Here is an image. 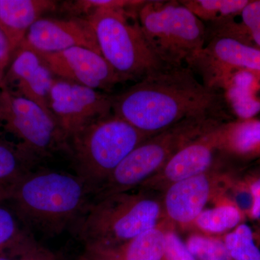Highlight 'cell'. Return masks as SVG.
I'll use <instances>...</instances> for the list:
<instances>
[{"instance_id": "cell-23", "label": "cell", "mask_w": 260, "mask_h": 260, "mask_svg": "<svg viewBox=\"0 0 260 260\" xmlns=\"http://www.w3.org/2000/svg\"><path fill=\"white\" fill-rule=\"evenodd\" d=\"M0 260H59V256L27 232L15 244L0 253Z\"/></svg>"}, {"instance_id": "cell-15", "label": "cell", "mask_w": 260, "mask_h": 260, "mask_svg": "<svg viewBox=\"0 0 260 260\" xmlns=\"http://www.w3.org/2000/svg\"><path fill=\"white\" fill-rule=\"evenodd\" d=\"M51 0H0V28L13 52L23 42L32 24L48 12L57 9Z\"/></svg>"}, {"instance_id": "cell-27", "label": "cell", "mask_w": 260, "mask_h": 260, "mask_svg": "<svg viewBox=\"0 0 260 260\" xmlns=\"http://www.w3.org/2000/svg\"><path fill=\"white\" fill-rule=\"evenodd\" d=\"M164 257L167 260H197L186 244L173 232L165 234Z\"/></svg>"}, {"instance_id": "cell-31", "label": "cell", "mask_w": 260, "mask_h": 260, "mask_svg": "<svg viewBox=\"0 0 260 260\" xmlns=\"http://www.w3.org/2000/svg\"><path fill=\"white\" fill-rule=\"evenodd\" d=\"M5 72L0 71V90L3 87V77H4Z\"/></svg>"}, {"instance_id": "cell-10", "label": "cell", "mask_w": 260, "mask_h": 260, "mask_svg": "<svg viewBox=\"0 0 260 260\" xmlns=\"http://www.w3.org/2000/svg\"><path fill=\"white\" fill-rule=\"evenodd\" d=\"M38 53L56 78L107 93L118 84L124 83L102 54L88 48Z\"/></svg>"}, {"instance_id": "cell-9", "label": "cell", "mask_w": 260, "mask_h": 260, "mask_svg": "<svg viewBox=\"0 0 260 260\" xmlns=\"http://www.w3.org/2000/svg\"><path fill=\"white\" fill-rule=\"evenodd\" d=\"M112 95L55 77L49 93V110L68 140L112 114Z\"/></svg>"}, {"instance_id": "cell-3", "label": "cell", "mask_w": 260, "mask_h": 260, "mask_svg": "<svg viewBox=\"0 0 260 260\" xmlns=\"http://www.w3.org/2000/svg\"><path fill=\"white\" fill-rule=\"evenodd\" d=\"M139 6L101 7L85 17L93 27L101 54L123 83H136L165 67L143 34Z\"/></svg>"}, {"instance_id": "cell-26", "label": "cell", "mask_w": 260, "mask_h": 260, "mask_svg": "<svg viewBox=\"0 0 260 260\" xmlns=\"http://www.w3.org/2000/svg\"><path fill=\"white\" fill-rule=\"evenodd\" d=\"M188 249L197 260H231L225 244L216 239L192 236L186 243Z\"/></svg>"}, {"instance_id": "cell-22", "label": "cell", "mask_w": 260, "mask_h": 260, "mask_svg": "<svg viewBox=\"0 0 260 260\" xmlns=\"http://www.w3.org/2000/svg\"><path fill=\"white\" fill-rule=\"evenodd\" d=\"M242 219V214L237 207L227 205L203 210L195 220L205 232L220 233L237 227Z\"/></svg>"}, {"instance_id": "cell-29", "label": "cell", "mask_w": 260, "mask_h": 260, "mask_svg": "<svg viewBox=\"0 0 260 260\" xmlns=\"http://www.w3.org/2000/svg\"><path fill=\"white\" fill-rule=\"evenodd\" d=\"M250 192L252 198L251 216L254 220H260V191L250 186Z\"/></svg>"}, {"instance_id": "cell-24", "label": "cell", "mask_w": 260, "mask_h": 260, "mask_svg": "<svg viewBox=\"0 0 260 260\" xmlns=\"http://www.w3.org/2000/svg\"><path fill=\"white\" fill-rule=\"evenodd\" d=\"M225 247L233 260H260V249L256 245L250 226L239 224L225 238Z\"/></svg>"}, {"instance_id": "cell-19", "label": "cell", "mask_w": 260, "mask_h": 260, "mask_svg": "<svg viewBox=\"0 0 260 260\" xmlns=\"http://www.w3.org/2000/svg\"><path fill=\"white\" fill-rule=\"evenodd\" d=\"M37 164L14 145L0 140V203L8 201L20 181Z\"/></svg>"}, {"instance_id": "cell-1", "label": "cell", "mask_w": 260, "mask_h": 260, "mask_svg": "<svg viewBox=\"0 0 260 260\" xmlns=\"http://www.w3.org/2000/svg\"><path fill=\"white\" fill-rule=\"evenodd\" d=\"M112 98V114L151 135L186 119L232 117L221 90L205 85L186 65L162 67Z\"/></svg>"}, {"instance_id": "cell-8", "label": "cell", "mask_w": 260, "mask_h": 260, "mask_svg": "<svg viewBox=\"0 0 260 260\" xmlns=\"http://www.w3.org/2000/svg\"><path fill=\"white\" fill-rule=\"evenodd\" d=\"M159 133L138 145L98 188L92 200L123 192L144 181L193 138L199 136L200 126L196 119H186Z\"/></svg>"}, {"instance_id": "cell-16", "label": "cell", "mask_w": 260, "mask_h": 260, "mask_svg": "<svg viewBox=\"0 0 260 260\" xmlns=\"http://www.w3.org/2000/svg\"><path fill=\"white\" fill-rule=\"evenodd\" d=\"M209 195V181L204 174L174 182L166 195L167 213L175 221L189 223L203 211Z\"/></svg>"}, {"instance_id": "cell-11", "label": "cell", "mask_w": 260, "mask_h": 260, "mask_svg": "<svg viewBox=\"0 0 260 260\" xmlns=\"http://www.w3.org/2000/svg\"><path fill=\"white\" fill-rule=\"evenodd\" d=\"M187 66L201 77L203 83L211 86L230 70L260 72V49L232 37H210Z\"/></svg>"}, {"instance_id": "cell-2", "label": "cell", "mask_w": 260, "mask_h": 260, "mask_svg": "<svg viewBox=\"0 0 260 260\" xmlns=\"http://www.w3.org/2000/svg\"><path fill=\"white\" fill-rule=\"evenodd\" d=\"M91 200L90 189L76 174L35 169L6 203L32 235L54 237L73 229Z\"/></svg>"}, {"instance_id": "cell-17", "label": "cell", "mask_w": 260, "mask_h": 260, "mask_svg": "<svg viewBox=\"0 0 260 260\" xmlns=\"http://www.w3.org/2000/svg\"><path fill=\"white\" fill-rule=\"evenodd\" d=\"M215 129L208 133L207 139L189 143L174 153L164 168L166 177L177 182L203 174L213 161Z\"/></svg>"}, {"instance_id": "cell-7", "label": "cell", "mask_w": 260, "mask_h": 260, "mask_svg": "<svg viewBox=\"0 0 260 260\" xmlns=\"http://www.w3.org/2000/svg\"><path fill=\"white\" fill-rule=\"evenodd\" d=\"M0 140L39 164L58 152L68 153V138L54 118L36 103L0 90Z\"/></svg>"}, {"instance_id": "cell-18", "label": "cell", "mask_w": 260, "mask_h": 260, "mask_svg": "<svg viewBox=\"0 0 260 260\" xmlns=\"http://www.w3.org/2000/svg\"><path fill=\"white\" fill-rule=\"evenodd\" d=\"M216 145L240 158L260 155V120L256 118L224 123L214 130Z\"/></svg>"}, {"instance_id": "cell-20", "label": "cell", "mask_w": 260, "mask_h": 260, "mask_svg": "<svg viewBox=\"0 0 260 260\" xmlns=\"http://www.w3.org/2000/svg\"><path fill=\"white\" fill-rule=\"evenodd\" d=\"M218 36L234 38L260 49V0H249L230 21L210 26V37Z\"/></svg>"}, {"instance_id": "cell-30", "label": "cell", "mask_w": 260, "mask_h": 260, "mask_svg": "<svg viewBox=\"0 0 260 260\" xmlns=\"http://www.w3.org/2000/svg\"><path fill=\"white\" fill-rule=\"evenodd\" d=\"M250 186H252V187L256 188V189H257L258 190L260 191V175L256 180H254L252 183H251Z\"/></svg>"}, {"instance_id": "cell-4", "label": "cell", "mask_w": 260, "mask_h": 260, "mask_svg": "<svg viewBox=\"0 0 260 260\" xmlns=\"http://www.w3.org/2000/svg\"><path fill=\"white\" fill-rule=\"evenodd\" d=\"M153 135L143 133L114 114L91 123L68 140L75 174L92 196L138 145Z\"/></svg>"}, {"instance_id": "cell-13", "label": "cell", "mask_w": 260, "mask_h": 260, "mask_svg": "<svg viewBox=\"0 0 260 260\" xmlns=\"http://www.w3.org/2000/svg\"><path fill=\"white\" fill-rule=\"evenodd\" d=\"M23 44L40 53H54L75 47L101 54L93 27L82 17L41 18L27 32Z\"/></svg>"}, {"instance_id": "cell-12", "label": "cell", "mask_w": 260, "mask_h": 260, "mask_svg": "<svg viewBox=\"0 0 260 260\" xmlns=\"http://www.w3.org/2000/svg\"><path fill=\"white\" fill-rule=\"evenodd\" d=\"M54 78L40 54L21 43L12 54L5 70L3 86L36 103L53 116L49 110V96Z\"/></svg>"}, {"instance_id": "cell-28", "label": "cell", "mask_w": 260, "mask_h": 260, "mask_svg": "<svg viewBox=\"0 0 260 260\" xmlns=\"http://www.w3.org/2000/svg\"><path fill=\"white\" fill-rule=\"evenodd\" d=\"M13 53L9 40L0 28V71H5Z\"/></svg>"}, {"instance_id": "cell-21", "label": "cell", "mask_w": 260, "mask_h": 260, "mask_svg": "<svg viewBox=\"0 0 260 260\" xmlns=\"http://www.w3.org/2000/svg\"><path fill=\"white\" fill-rule=\"evenodd\" d=\"M203 23L221 25L237 17L249 0H181Z\"/></svg>"}, {"instance_id": "cell-5", "label": "cell", "mask_w": 260, "mask_h": 260, "mask_svg": "<svg viewBox=\"0 0 260 260\" xmlns=\"http://www.w3.org/2000/svg\"><path fill=\"white\" fill-rule=\"evenodd\" d=\"M160 213L155 200L117 193L91 200L72 229L85 249L112 247L156 227Z\"/></svg>"}, {"instance_id": "cell-6", "label": "cell", "mask_w": 260, "mask_h": 260, "mask_svg": "<svg viewBox=\"0 0 260 260\" xmlns=\"http://www.w3.org/2000/svg\"><path fill=\"white\" fill-rule=\"evenodd\" d=\"M138 15L152 50L165 66L187 65L205 47V24L180 1H145Z\"/></svg>"}, {"instance_id": "cell-14", "label": "cell", "mask_w": 260, "mask_h": 260, "mask_svg": "<svg viewBox=\"0 0 260 260\" xmlns=\"http://www.w3.org/2000/svg\"><path fill=\"white\" fill-rule=\"evenodd\" d=\"M228 109L237 119L255 118L260 113V72L232 70L217 86Z\"/></svg>"}, {"instance_id": "cell-25", "label": "cell", "mask_w": 260, "mask_h": 260, "mask_svg": "<svg viewBox=\"0 0 260 260\" xmlns=\"http://www.w3.org/2000/svg\"><path fill=\"white\" fill-rule=\"evenodd\" d=\"M28 232L8 203H0V253L10 247Z\"/></svg>"}]
</instances>
